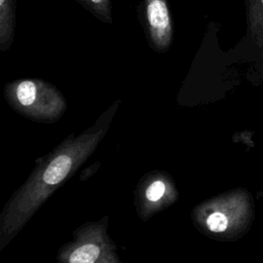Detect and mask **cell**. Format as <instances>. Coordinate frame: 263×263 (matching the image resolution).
Masks as SVG:
<instances>
[{"mask_svg": "<svg viewBox=\"0 0 263 263\" xmlns=\"http://www.w3.org/2000/svg\"><path fill=\"white\" fill-rule=\"evenodd\" d=\"M119 101L112 104L92 125L68 136L50 152L35 160L27 180L11 194L0 213V251H3L44 202L95 153L107 136Z\"/></svg>", "mask_w": 263, "mask_h": 263, "instance_id": "1", "label": "cell"}, {"mask_svg": "<svg viewBox=\"0 0 263 263\" xmlns=\"http://www.w3.org/2000/svg\"><path fill=\"white\" fill-rule=\"evenodd\" d=\"M190 218L202 235L218 241H235L252 227L254 197L246 188L229 189L194 205Z\"/></svg>", "mask_w": 263, "mask_h": 263, "instance_id": "2", "label": "cell"}, {"mask_svg": "<svg viewBox=\"0 0 263 263\" xmlns=\"http://www.w3.org/2000/svg\"><path fill=\"white\" fill-rule=\"evenodd\" d=\"M3 93L14 112L35 122L54 123L67 110V101L61 90L42 79L11 81L5 84Z\"/></svg>", "mask_w": 263, "mask_h": 263, "instance_id": "3", "label": "cell"}, {"mask_svg": "<svg viewBox=\"0 0 263 263\" xmlns=\"http://www.w3.org/2000/svg\"><path fill=\"white\" fill-rule=\"evenodd\" d=\"M109 216L87 221L72 232V239L57 252V263H123L109 232Z\"/></svg>", "mask_w": 263, "mask_h": 263, "instance_id": "4", "label": "cell"}, {"mask_svg": "<svg viewBox=\"0 0 263 263\" xmlns=\"http://www.w3.org/2000/svg\"><path fill=\"white\" fill-rule=\"evenodd\" d=\"M179 196L174 177L166 171L155 168L138 181L134 190V205L138 217L146 222L176 203Z\"/></svg>", "mask_w": 263, "mask_h": 263, "instance_id": "5", "label": "cell"}, {"mask_svg": "<svg viewBox=\"0 0 263 263\" xmlns=\"http://www.w3.org/2000/svg\"><path fill=\"white\" fill-rule=\"evenodd\" d=\"M142 23L153 50L165 52L174 39V23L166 0H143Z\"/></svg>", "mask_w": 263, "mask_h": 263, "instance_id": "6", "label": "cell"}, {"mask_svg": "<svg viewBox=\"0 0 263 263\" xmlns=\"http://www.w3.org/2000/svg\"><path fill=\"white\" fill-rule=\"evenodd\" d=\"M16 0H0V50L10 48L15 29Z\"/></svg>", "mask_w": 263, "mask_h": 263, "instance_id": "7", "label": "cell"}, {"mask_svg": "<svg viewBox=\"0 0 263 263\" xmlns=\"http://www.w3.org/2000/svg\"><path fill=\"white\" fill-rule=\"evenodd\" d=\"M247 5L252 36L263 53V0H247Z\"/></svg>", "mask_w": 263, "mask_h": 263, "instance_id": "8", "label": "cell"}, {"mask_svg": "<svg viewBox=\"0 0 263 263\" xmlns=\"http://www.w3.org/2000/svg\"><path fill=\"white\" fill-rule=\"evenodd\" d=\"M80 3L86 10L93 14L98 20L106 23L112 24L111 14V0H76Z\"/></svg>", "mask_w": 263, "mask_h": 263, "instance_id": "9", "label": "cell"}, {"mask_svg": "<svg viewBox=\"0 0 263 263\" xmlns=\"http://www.w3.org/2000/svg\"><path fill=\"white\" fill-rule=\"evenodd\" d=\"M100 166H101V162L100 161H96V162L91 163L89 166L85 167L81 172V174L79 176V181H85L88 178H90L93 174L97 173V171L100 168Z\"/></svg>", "mask_w": 263, "mask_h": 263, "instance_id": "10", "label": "cell"}]
</instances>
